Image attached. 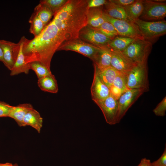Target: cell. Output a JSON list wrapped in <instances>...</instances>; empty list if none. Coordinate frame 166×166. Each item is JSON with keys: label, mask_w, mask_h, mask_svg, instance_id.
Returning a JSON list of instances; mask_svg holds the SVG:
<instances>
[{"label": "cell", "mask_w": 166, "mask_h": 166, "mask_svg": "<svg viewBox=\"0 0 166 166\" xmlns=\"http://www.w3.org/2000/svg\"><path fill=\"white\" fill-rule=\"evenodd\" d=\"M79 38L82 40L98 47L107 46L111 40L102 34L87 25L80 31Z\"/></svg>", "instance_id": "30bf717a"}, {"label": "cell", "mask_w": 166, "mask_h": 166, "mask_svg": "<svg viewBox=\"0 0 166 166\" xmlns=\"http://www.w3.org/2000/svg\"><path fill=\"white\" fill-rule=\"evenodd\" d=\"M103 6L89 8L87 14V25L97 27L105 22L104 17Z\"/></svg>", "instance_id": "ac0fdd59"}, {"label": "cell", "mask_w": 166, "mask_h": 166, "mask_svg": "<svg viewBox=\"0 0 166 166\" xmlns=\"http://www.w3.org/2000/svg\"><path fill=\"white\" fill-rule=\"evenodd\" d=\"M29 22L30 24V32L34 37L38 35L46 26L34 12L30 18Z\"/></svg>", "instance_id": "d4e9b609"}, {"label": "cell", "mask_w": 166, "mask_h": 166, "mask_svg": "<svg viewBox=\"0 0 166 166\" xmlns=\"http://www.w3.org/2000/svg\"><path fill=\"white\" fill-rule=\"evenodd\" d=\"M20 40L15 43L4 40H0V45L3 52V63L10 70L12 69L18 54Z\"/></svg>", "instance_id": "8fae6325"}, {"label": "cell", "mask_w": 166, "mask_h": 166, "mask_svg": "<svg viewBox=\"0 0 166 166\" xmlns=\"http://www.w3.org/2000/svg\"><path fill=\"white\" fill-rule=\"evenodd\" d=\"M30 69L34 71L38 79L51 74L50 69L38 61H34L29 63Z\"/></svg>", "instance_id": "4316f807"}, {"label": "cell", "mask_w": 166, "mask_h": 166, "mask_svg": "<svg viewBox=\"0 0 166 166\" xmlns=\"http://www.w3.org/2000/svg\"><path fill=\"white\" fill-rule=\"evenodd\" d=\"M90 90L94 102L103 100L110 94L109 88L102 82L95 72Z\"/></svg>", "instance_id": "4fadbf2b"}, {"label": "cell", "mask_w": 166, "mask_h": 166, "mask_svg": "<svg viewBox=\"0 0 166 166\" xmlns=\"http://www.w3.org/2000/svg\"><path fill=\"white\" fill-rule=\"evenodd\" d=\"M38 84L43 91L52 93H57L58 88L57 80L52 74L38 79Z\"/></svg>", "instance_id": "ffe728a7"}, {"label": "cell", "mask_w": 166, "mask_h": 166, "mask_svg": "<svg viewBox=\"0 0 166 166\" xmlns=\"http://www.w3.org/2000/svg\"><path fill=\"white\" fill-rule=\"evenodd\" d=\"M104 17L105 21L113 25L118 35L129 37L135 40H145L137 26L132 21L115 19L109 16L104 12Z\"/></svg>", "instance_id": "5b68a950"}, {"label": "cell", "mask_w": 166, "mask_h": 166, "mask_svg": "<svg viewBox=\"0 0 166 166\" xmlns=\"http://www.w3.org/2000/svg\"><path fill=\"white\" fill-rule=\"evenodd\" d=\"M166 97L165 96L153 110V112L157 116L163 117L165 115Z\"/></svg>", "instance_id": "f546056e"}, {"label": "cell", "mask_w": 166, "mask_h": 166, "mask_svg": "<svg viewBox=\"0 0 166 166\" xmlns=\"http://www.w3.org/2000/svg\"><path fill=\"white\" fill-rule=\"evenodd\" d=\"M135 40L129 37L118 35L111 40L107 46L113 50L122 52Z\"/></svg>", "instance_id": "603a6c76"}, {"label": "cell", "mask_w": 166, "mask_h": 166, "mask_svg": "<svg viewBox=\"0 0 166 166\" xmlns=\"http://www.w3.org/2000/svg\"><path fill=\"white\" fill-rule=\"evenodd\" d=\"M144 92L142 89H128L122 93L118 100L119 106L118 123L120 122L129 109Z\"/></svg>", "instance_id": "9c48e42d"}, {"label": "cell", "mask_w": 166, "mask_h": 166, "mask_svg": "<svg viewBox=\"0 0 166 166\" xmlns=\"http://www.w3.org/2000/svg\"><path fill=\"white\" fill-rule=\"evenodd\" d=\"M109 89L110 94L118 100L122 93V91L120 89L112 85Z\"/></svg>", "instance_id": "836d02e7"}, {"label": "cell", "mask_w": 166, "mask_h": 166, "mask_svg": "<svg viewBox=\"0 0 166 166\" xmlns=\"http://www.w3.org/2000/svg\"><path fill=\"white\" fill-rule=\"evenodd\" d=\"M33 108L30 103L20 104L16 106H13L8 117L13 119L19 126H24L23 123L24 117L28 111Z\"/></svg>", "instance_id": "e0dca14e"}, {"label": "cell", "mask_w": 166, "mask_h": 166, "mask_svg": "<svg viewBox=\"0 0 166 166\" xmlns=\"http://www.w3.org/2000/svg\"><path fill=\"white\" fill-rule=\"evenodd\" d=\"M94 102L101 110L107 123L110 125L118 123L119 106L117 100L110 94L105 100Z\"/></svg>", "instance_id": "ba28073f"}, {"label": "cell", "mask_w": 166, "mask_h": 166, "mask_svg": "<svg viewBox=\"0 0 166 166\" xmlns=\"http://www.w3.org/2000/svg\"><path fill=\"white\" fill-rule=\"evenodd\" d=\"M111 1L117 5L124 7L132 3L136 0H111Z\"/></svg>", "instance_id": "e575fe53"}, {"label": "cell", "mask_w": 166, "mask_h": 166, "mask_svg": "<svg viewBox=\"0 0 166 166\" xmlns=\"http://www.w3.org/2000/svg\"><path fill=\"white\" fill-rule=\"evenodd\" d=\"M68 0H42L40 3L48 7L54 14L62 8Z\"/></svg>", "instance_id": "83f0119b"}, {"label": "cell", "mask_w": 166, "mask_h": 166, "mask_svg": "<svg viewBox=\"0 0 166 166\" xmlns=\"http://www.w3.org/2000/svg\"><path fill=\"white\" fill-rule=\"evenodd\" d=\"M0 61L3 62V52L2 49L0 45Z\"/></svg>", "instance_id": "74e56055"}, {"label": "cell", "mask_w": 166, "mask_h": 166, "mask_svg": "<svg viewBox=\"0 0 166 166\" xmlns=\"http://www.w3.org/2000/svg\"><path fill=\"white\" fill-rule=\"evenodd\" d=\"M106 0H88V5L89 8H96L103 6L107 2Z\"/></svg>", "instance_id": "d6a6232c"}, {"label": "cell", "mask_w": 166, "mask_h": 166, "mask_svg": "<svg viewBox=\"0 0 166 166\" xmlns=\"http://www.w3.org/2000/svg\"><path fill=\"white\" fill-rule=\"evenodd\" d=\"M100 49L99 47L78 38L64 43L59 47L57 51L64 50L75 51L89 57L93 61Z\"/></svg>", "instance_id": "52a82bcc"}, {"label": "cell", "mask_w": 166, "mask_h": 166, "mask_svg": "<svg viewBox=\"0 0 166 166\" xmlns=\"http://www.w3.org/2000/svg\"><path fill=\"white\" fill-rule=\"evenodd\" d=\"M132 21L146 40L151 41L166 33V21L164 20L148 21L137 18Z\"/></svg>", "instance_id": "277c9868"}, {"label": "cell", "mask_w": 166, "mask_h": 166, "mask_svg": "<svg viewBox=\"0 0 166 166\" xmlns=\"http://www.w3.org/2000/svg\"><path fill=\"white\" fill-rule=\"evenodd\" d=\"M103 10L105 13L112 18L131 21L127 17L124 8L115 4L111 0L107 1L106 3L103 6Z\"/></svg>", "instance_id": "2e32d148"}, {"label": "cell", "mask_w": 166, "mask_h": 166, "mask_svg": "<svg viewBox=\"0 0 166 166\" xmlns=\"http://www.w3.org/2000/svg\"><path fill=\"white\" fill-rule=\"evenodd\" d=\"M13 106L6 102L0 101V117H8Z\"/></svg>", "instance_id": "4dcf8cb0"}, {"label": "cell", "mask_w": 166, "mask_h": 166, "mask_svg": "<svg viewBox=\"0 0 166 166\" xmlns=\"http://www.w3.org/2000/svg\"><path fill=\"white\" fill-rule=\"evenodd\" d=\"M116 166H120V165H117Z\"/></svg>", "instance_id": "ab89813d"}, {"label": "cell", "mask_w": 166, "mask_h": 166, "mask_svg": "<svg viewBox=\"0 0 166 166\" xmlns=\"http://www.w3.org/2000/svg\"><path fill=\"white\" fill-rule=\"evenodd\" d=\"M100 49L93 60L94 65L99 69L111 66V49L108 46L99 47Z\"/></svg>", "instance_id": "9a60e30c"}, {"label": "cell", "mask_w": 166, "mask_h": 166, "mask_svg": "<svg viewBox=\"0 0 166 166\" xmlns=\"http://www.w3.org/2000/svg\"><path fill=\"white\" fill-rule=\"evenodd\" d=\"M151 166H166V148L161 156L156 160L151 163Z\"/></svg>", "instance_id": "1f68e13d"}, {"label": "cell", "mask_w": 166, "mask_h": 166, "mask_svg": "<svg viewBox=\"0 0 166 166\" xmlns=\"http://www.w3.org/2000/svg\"><path fill=\"white\" fill-rule=\"evenodd\" d=\"M91 27L94 30L102 34L111 40L118 35V33L113 25L107 21L105 22L97 27Z\"/></svg>", "instance_id": "484cf974"}, {"label": "cell", "mask_w": 166, "mask_h": 166, "mask_svg": "<svg viewBox=\"0 0 166 166\" xmlns=\"http://www.w3.org/2000/svg\"><path fill=\"white\" fill-rule=\"evenodd\" d=\"M111 49V66L117 71L127 75L137 65L129 59L122 52Z\"/></svg>", "instance_id": "7c38bea8"}, {"label": "cell", "mask_w": 166, "mask_h": 166, "mask_svg": "<svg viewBox=\"0 0 166 166\" xmlns=\"http://www.w3.org/2000/svg\"><path fill=\"white\" fill-rule=\"evenodd\" d=\"M0 166H15V164L9 163L6 162L4 163H0Z\"/></svg>", "instance_id": "8d00e7d4"}, {"label": "cell", "mask_w": 166, "mask_h": 166, "mask_svg": "<svg viewBox=\"0 0 166 166\" xmlns=\"http://www.w3.org/2000/svg\"><path fill=\"white\" fill-rule=\"evenodd\" d=\"M95 72L102 82L109 88L113 85L118 71L110 66L106 68L99 69L94 66Z\"/></svg>", "instance_id": "44dd1931"}, {"label": "cell", "mask_w": 166, "mask_h": 166, "mask_svg": "<svg viewBox=\"0 0 166 166\" xmlns=\"http://www.w3.org/2000/svg\"><path fill=\"white\" fill-rule=\"evenodd\" d=\"M152 48V44L150 41L135 40L122 52L135 64H141L147 62Z\"/></svg>", "instance_id": "7a4b0ae2"}, {"label": "cell", "mask_w": 166, "mask_h": 166, "mask_svg": "<svg viewBox=\"0 0 166 166\" xmlns=\"http://www.w3.org/2000/svg\"><path fill=\"white\" fill-rule=\"evenodd\" d=\"M15 164V166H18V165L16 163L15 164Z\"/></svg>", "instance_id": "f35d334b"}, {"label": "cell", "mask_w": 166, "mask_h": 166, "mask_svg": "<svg viewBox=\"0 0 166 166\" xmlns=\"http://www.w3.org/2000/svg\"><path fill=\"white\" fill-rule=\"evenodd\" d=\"M87 0H68L37 36L25 38L23 52L29 63L38 61L50 69L53 55L64 43L79 38L80 30L87 25Z\"/></svg>", "instance_id": "6da1fadb"}, {"label": "cell", "mask_w": 166, "mask_h": 166, "mask_svg": "<svg viewBox=\"0 0 166 166\" xmlns=\"http://www.w3.org/2000/svg\"><path fill=\"white\" fill-rule=\"evenodd\" d=\"M24 126H30L40 133L42 126L43 118L40 113L34 108L26 114L23 119Z\"/></svg>", "instance_id": "d6986e66"}, {"label": "cell", "mask_w": 166, "mask_h": 166, "mask_svg": "<svg viewBox=\"0 0 166 166\" xmlns=\"http://www.w3.org/2000/svg\"><path fill=\"white\" fill-rule=\"evenodd\" d=\"M25 37L22 36L20 39L21 44L19 51L13 67L11 70L10 75L14 76L22 73H29L30 69L29 64L26 62L23 52V46Z\"/></svg>", "instance_id": "5bb4252c"}, {"label": "cell", "mask_w": 166, "mask_h": 166, "mask_svg": "<svg viewBox=\"0 0 166 166\" xmlns=\"http://www.w3.org/2000/svg\"><path fill=\"white\" fill-rule=\"evenodd\" d=\"M128 19L131 21L139 18L143 10V0H136L132 3L123 7Z\"/></svg>", "instance_id": "7402d4cb"}, {"label": "cell", "mask_w": 166, "mask_h": 166, "mask_svg": "<svg viewBox=\"0 0 166 166\" xmlns=\"http://www.w3.org/2000/svg\"><path fill=\"white\" fill-rule=\"evenodd\" d=\"M127 83V75L118 71L112 85L120 89L123 93L128 89Z\"/></svg>", "instance_id": "f1b7e54d"}, {"label": "cell", "mask_w": 166, "mask_h": 166, "mask_svg": "<svg viewBox=\"0 0 166 166\" xmlns=\"http://www.w3.org/2000/svg\"><path fill=\"white\" fill-rule=\"evenodd\" d=\"M34 12L46 26L50 22L54 13L48 7L41 3H39L34 8Z\"/></svg>", "instance_id": "cb8c5ba5"}, {"label": "cell", "mask_w": 166, "mask_h": 166, "mask_svg": "<svg viewBox=\"0 0 166 166\" xmlns=\"http://www.w3.org/2000/svg\"><path fill=\"white\" fill-rule=\"evenodd\" d=\"M143 10L139 18L148 21L163 20L166 16V3L154 0H143Z\"/></svg>", "instance_id": "8992f818"}, {"label": "cell", "mask_w": 166, "mask_h": 166, "mask_svg": "<svg viewBox=\"0 0 166 166\" xmlns=\"http://www.w3.org/2000/svg\"><path fill=\"white\" fill-rule=\"evenodd\" d=\"M151 162L150 160L146 158H142L137 166H151Z\"/></svg>", "instance_id": "d590c367"}, {"label": "cell", "mask_w": 166, "mask_h": 166, "mask_svg": "<svg viewBox=\"0 0 166 166\" xmlns=\"http://www.w3.org/2000/svg\"><path fill=\"white\" fill-rule=\"evenodd\" d=\"M127 88L142 89L144 92L149 90L147 62L138 64L127 75Z\"/></svg>", "instance_id": "3957f363"}]
</instances>
